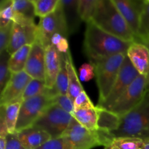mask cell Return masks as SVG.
<instances>
[{
	"label": "cell",
	"instance_id": "1",
	"mask_svg": "<svg viewBox=\"0 0 149 149\" xmlns=\"http://www.w3.org/2000/svg\"><path fill=\"white\" fill-rule=\"evenodd\" d=\"M132 43L104 31L93 21L86 23L84 50L90 62L117 54H127Z\"/></svg>",
	"mask_w": 149,
	"mask_h": 149
},
{
	"label": "cell",
	"instance_id": "2",
	"mask_svg": "<svg viewBox=\"0 0 149 149\" xmlns=\"http://www.w3.org/2000/svg\"><path fill=\"white\" fill-rule=\"evenodd\" d=\"M98 132L104 146L111 143L112 140L116 138L133 137L149 140V89L141 103L122 116L120 126L116 130L111 133Z\"/></svg>",
	"mask_w": 149,
	"mask_h": 149
},
{
	"label": "cell",
	"instance_id": "3",
	"mask_svg": "<svg viewBox=\"0 0 149 149\" xmlns=\"http://www.w3.org/2000/svg\"><path fill=\"white\" fill-rule=\"evenodd\" d=\"M92 21L104 31L128 42H135V35L112 0H99Z\"/></svg>",
	"mask_w": 149,
	"mask_h": 149
},
{
	"label": "cell",
	"instance_id": "4",
	"mask_svg": "<svg viewBox=\"0 0 149 149\" xmlns=\"http://www.w3.org/2000/svg\"><path fill=\"white\" fill-rule=\"evenodd\" d=\"M127 54H117L90 62L95 67L96 83L99 92L98 103H103L110 93L120 72Z\"/></svg>",
	"mask_w": 149,
	"mask_h": 149
},
{
	"label": "cell",
	"instance_id": "5",
	"mask_svg": "<svg viewBox=\"0 0 149 149\" xmlns=\"http://www.w3.org/2000/svg\"><path fill=\"white\" fill-rule=\"evenodd\" d=\"M56 94L58 93L53 88L49 90L47 93L23 100L20 107L15 132L33 126L44 112L53 105L52 97Z\"/></svg>",
	"mask_w": 149,
	"mask_h": 149
},
{
	"label": "cell",
	"instance_id": "6",
	"mask_svg": "<svg viewBox=\"0 0 149 149\" xmlns=\"http://www.w3.org/2000/svg\"><path fill=\"white\" fill-rule=\"evenodd\" d=\"M72 119L71 113L63 110L56 105H52L36 120L33 126L45 130L52 138H56L63 135Z\"/></svg>",
	"mask_w": 149,
	"mask_h": 149
},
{
	"label": "cell",
	"instance_id": "7",
	"mask_svg": "<svg viewBox=\"0 0 149 149\" xmlns=\"http://www.w3.org/2000/svg\"><path fill=\"white\" fill-rule=\"evenodd\" d=\"M148 89L146 77L140 74L125 93L118 98L110 111L122 117L141 103Z\"/></svg>",
	"mask_w": 149,
	"mask_h": 149
},
{
	"label": "cell",
	"instance_id": "8",
	"mask_svg": "<svg viewBox=\"0 0 149 149\" xmlns=\"http://www.w3.org/2000/svg\"><path fill=\"white\" fill-rule=\"evenodd\" d=\"M37 29L36 41L40 42L45 48L49 46L50 38L55 33H62L66 37L69 36L61 2L55 12L43 18H40Z\"/></svg>",
	"mask_w": 149,
	"mask_h": 149
},
{
	"label": "cell",
	"instance_id": "9",
	"mask_svg": "<svg viewBox=\"0 0 149 149\" xmlns=\"http://www.w3.org/2000/svg\"><path fill=\"white\" fill-rule=\"evenodd\" d=\"M139 75V73L131 63L127 56H126L121 68L120 72L113 84L110 93L106 100L103 103L97 104V106L110 110L118 98L125 93V90Z\"/></svg>",
	"mask_w": 149,
	"mask_h": 149
},
{
	"label": "cell",
	"instance_id": "10",
	"mask_svg": "<svg viewBox=\"0 0 149 149\" xmlns=\"http://www.w3.org/2000/svg\"><path fill=\"white\" fill-rule=\"evenodd\" d=\"M63 135L68 138L74 149H92L102 146L97 131H90L80 125L74 117Z\"/></svg>",
	"mask_w": 149,
	"mask_h": 149
},
{
	"label": "cell",
	"instance_id": "11",
	"mask_svg": "<svg viewBox=\"0 0 149 149\" xmlns=\"http://www.w3.org/2000/svg\"><path fill=\"white\" fill-rule=\"evenodd\" d=\"M37 25L34 21L13 22L7 52L11 55L20 48L34 44L37 40Z\"/></svg>",
	"mask_w": 149,
	"mask_h": 149
},
{
	"label": "cell",
	"instance_id": "12",
	"mask_svg": "<svg viewBox=\"0 0 149 149\" xmlns=\"http://www.w3.org/2000/svg\"><path fill=\"white\" fill-rule=\"evenodd\" d=\"M31 79V77L24 71L12 74L10 80L1 92V106L23 100V95L25 89Z\"/></svg>",
	"mask_w": 149,
	"mask_h": 149
},
{
	"label": "cell",
	"instance_id": "13",
	"mask_svg": "<svg viewBox=\"0 0 149 149\" xmlns=\"http://www.w3.org/2000/svg\"><path fill=\"white\" fill-rule=\"evenodd\" d=\"M112 1L137 37L144 0H112Z\"/></svg>",
	"mask_w": 149,
	"mask_h": 149
},
{
	"label": "cell",
	"instance_id": "14",
	"mask_svg": "<svg viewBox=\"0 0 149 149\" xmlns=\"http://www.w3.org/2000/svg\"><path fill=\"white\" fill-rule=\"evenodd\" d=\"M24 71L32 79L45 81V48L38 41L32 45Z\"/></svg>",
	"mask_w": 149,
	"mask_h": 149
},
{
	"label": "cell",
	"instance_id": "15",
	"mask_svg": "<svg viewBox=\"0 0 149 149\" xmlns=\"http://www.w3.org/2000/svg\"><path fill=\"white\" fill-rule=\"evenodd\" d=\"M127 56L141 75L147 77L149 71V50L145 45L134 42L127 52Z\"/></svg>",
	"mask_w": 149,
	"mask_h": 149
},
{
	"label": "cell",
	"instance_id": "16",
	"mask_svg": "<svg viewBox=\"0 0 149 149\" xmlns=\"http://www.w3.org/2000/svg\"><path fill=\"white\" fill-rule=\"evenodd\" d=\"M61 65V54L52 45L45 48V83L48 89L55 87Z\"/></svg>",
	"mask_w": 149,
	"mask_h": 149
},
{
	"label": "cell",
	"instance_id": "17",
	"mask_svg": "<svg viewBox=\"0 0 149 149\" xmlns=\"http://www.w3.org/2000/svg\"><path fill=\"white\" fill-rule=\"evenodd\" d=\"M16 132L19 141L26 149L39 148L52 138L47 132L34 126Z\"/></svg>",
	"mask_w": 149,
	"mask_h": 149
},
{
	"label": "cell",
	"instance_id": "18",
	"mask_svg": "<svg viewBox=\"0 0 149 149\" xmlns=\"http://www.w3.org/2000/svg\"><path fill=\"white\" fill-rule=\"evenodd\" d=\"M97 130L111 133L116 130L121 125L122 117L114 112L97 106Z\"/></svg>",
	"mask_w": 149,
	"mask_h": 149
},
{
	"label": "cell",
	"instance_id": "19",
	"mask_svg": "<svg viewBox=\"0 0 149 149\" xmlns=\"http://www.w3.org/2000/svg\"><path fill=\"white\" fill-rule=\"evenodd\" d=\"M79 0H61L69 35L75 33L79 29L81 19L78 12Z\"/></svg>",
	"mask_w": 149,
	"mask_h": 149
},
{
	"label": "cell",
	"instance_id": "20",
	"mask_svg": "<svg viewBox=\"0 0 149 149\" xmlns=\"http://www.w3.org/2000/svg\"><path fill=\"white\" fill-rule=\"evenodd\" d=\"M65 57L68 77V95L74 101V99L81 92L84 91V89H83L82 85L80 82L79 78L77 76V71H76L75 67H74V63L72 61L71 51L69 50L66 54H65Z\"/></svg>",
	"mask_w": 149,
	"mask_h": 149
},
{
	"label": "cell",
	"instance_id": "21",
	"mask_svg": "<svg viewBox=\"0 0 149 149\" xmlns=\"http://www.w3.org/2000/svg\"><path fill=\"white\" fill-rule=\"evenodd\" d=\"M13 22L34 21L35 8L32 0H13Z\"/></svg>",
	"mask_w": 149,
	"mask_h": 149
},
{
	"label": "cell",
	"instance_id": "22",
	"mask_svg": "<svg viewBox=\"0 0 149 149\" xmlns=\"http://www.w3.org/2000/svg\"><path fill=\"white\" fill-rule=\"evenodd\" d=\"M73 117L81 125L90 131H97V106L91 109L74 110L71 113Z\"/></svg>",
	"mask_w": 149,
	"mask_h": 149
},
{
	"label": "cell",
	"instance_id": "23",
	"mask_svg": "<svg viewBox=\"0 0 149 149\" xmlns=\"http://www.w3.org/2000/svg\"><path fill=\"white\" fill-rule=\"evenodd\" d=\"M23 100L10 103L4 106H1L0 113L4 116V120L7 124L9 133L15 132L16 125L20 114V107Z\"/></svg>",
	"mask_w": 149,
	"mask_h": 149
},
{
	"label": "cell",
	"instance_id": "24",
	"mask_svg": "<svg viewBox=\"0 0 149 149\" xmlns=\"http://www.w3.org/2000/svg\"><path fill=\"white\" fill-rule=\"evenodd\" d=\"M31 46L32 45H26L23 47L10 55L9 60V68L12 74L24 71Z\"/></svg>",
	"mask_w": 149,
	"mask_h": 149
},
{
	"label": "cell",
	"instance_id": "25",
	"mask_svg": "<svg viewBox=\"0 0 149 149\" xmlns=\"http://www.w3.org/2000/svg\"><path fill=\"white\" fill-rule=\"evenodd\" d=\"M54 89L57 93L61 95H68V77L65 63V54H61V65L56 79Z\"/></svg>",
	"mask_w": 149,
	"mask_h": 149
},
{
	"label": "cell",
	"instance_id": "26",
	"mask_svg": "<svg viewBox=\"0 0 149 149\" xmlns=\"http://www.w3.org/2000/svg\"><path fill=\"white\" fill-rule=\"evenodd\" d=\"M35 8V15L40 18L46 17L55 11L61 0H32Z\"/></svg>",
	"mask_w": 149,
	"mask_h": 149
},
{
	"label": "cell",
	"instance_id": "27",
	"mask_svg": "<svg viewBox=\"0 0 149 149\" xmlns=\"http://www.w3.org/2000/svg\"><path fill=\"white\" fill-rule=\"evenodd\" d=\"M51 89H48L45 81L32 79L26 86L23 95V100H26L36 96L47 93Z\"/></svg>",
	"mask_w": 149,
	"mask_h": 149
},
{
	"label": "cell",
	"instance_id": "28",
	"mask_svg": "<svg viewBox=\"0 0 149 149\" xmlns=\"http://www.w3.org/2000/svg\"><path fill=\"white\" fill-rule=\"evenodd\" d=\"M98 1L99 0H79L78 12L81 20L86 23L92 21Z\"/></svg>",
	"mask_w": 149,
	"mask_h": 149
},
{
	"label": "cell",
	"instance_id": "29",
	"mask_svg": "<svg viewBox=\"0 0 149 149\" xmlns=\"http://www.w3.org/2000/svg\"><path fill=\"white\" fill-rule=\"evenodd\" d=\"M14 17L13 0H2L0 3V28L13 22Z\"/></svg>",
	"mask_w": 149,
	"mask_h": 149
},
{
	"label": "cell",
	"instance_id": "30",
	"mask_svg": "<svg viewBox=\"0 0 149 149\" xmlns=\"http://www.w3.org/2000/svg\"><path fill=\"white\" fill-rule=\"evenodd\" d=\"M145 141L133 137L116 138L112 140L111 143L119 149H142Z\"/></svg>",
	"mask_w": 149,
	"mask_h": 149
},
{
	"label": "cell",
	"instance_id": "31",
	"mask_svg": "<svg viewBox=\"0 0 149 149\" xmlns=\"http://www.w3.org/2000/svg\"><path fill=\"white\" fill-rule=\"evenodd\" d=\"M10 55L7 51L0 53V90L1 92L4 90L11 77L12 73L9 68V60Z\"/></svg>",
	"mask_w": 149,
	"mask_h": 149
},
{
	"label": "cell",
	"instance_id": "32",
	"mask_svg": "<svg viewBox=\"0 0 149 149\" xmlns=\"http://www.w3.org/2000/svg\"><path fill=\"white\" fill-rule=\"evenodd\" d=\"M149 38V0H144L139 30L135 42L140 39Z\"/></svg>",
	"mask_w": 149,
	"mask_h": 149
},
{
	"label": "cell",
	"instance_id": "33",
	"mask_svg": "<svg viewBox=\"0 0 149 149\" xmlns=\"http://www.w3.org/2000/svg\"><path fill=\"white\" fill-rule=\"evenodd\" d=\"M36 149H74V146L66 136L62 135L59 138H51Z\"/></svg>",
	"mask_w": 149,
	"mask_h": 149
},
{
	"label": "cell",
	"instance_id": "34",
	"mask_svg": "<svg viewBox=\"0 0 149 149\" xmlns=\"http://www.w3.org/2000/svg\"><path fill=\"white\" fill-rule=\"evenodd\" d=\"M55 48L61 54H66L69 49L68 37L62 33H55L49 40V45Z\"/></svg>",
	"mask_w": 149,
	"mask_h": 149
},
{
	"label": "cell",
	"instance_id": "35",
	"mask_svg": "<svg viewBox=\"0 0 149 149\" xmlns=\"http://www.w3.org/2000/svg\"><path fill=\"white\" fill-rule=\"evenodd\" d=\"M52 103L68 113H71L74 111V101L70 98L68 95H55L52 97Z\"/></svg>",
	"mask_w": 149,
	"mask_h": 149
},
{
	"label": "cell",
	"instance_id": "36",
	"mask_svg": "<svg viewBox=\"0 0 149 149\" xmlns=\"http://www.w3.org/2000/svg\"><path fill=\"white\" fill-rule=\"evenodd\" d=\"M13 22L4 27L0 28V53L7 51L12 36Z\"/></svg>",
	"mask_w": 149,
	"mask_h": 149
},
{
	"label": "cell",
	"instance_id": "37",
	"mask_svg": "<svg viewBox=\"0 0 149 149\" xmlns=\"http://www.w3.org/2000/svg\"><path fill=\"white\" fill-rule=\"evenodd\" d=\"M74 110H78L82 109H91V108H95V106L84 90L74 99Z\"/></svg>",
	"mask_w": 149,
	"mask_h": 149
},
{
	"label": "cell",
	"instance_id": "38",
	"mask_svg": "<svg viewBox=\"0 0 149 149\" xmlns=\"http://www.w3.org/2000/svg\"><path fill=\"white\" fill-rule=\"evenodd\" d=\"M95 77V67L93 63H84L79 70V78L81 81H89Z\"/></svg>",
	"mask_w": 149,
	"mask_h": 149
},
{
	"label": "cell",
	"instance_id": "39",
	"mask_svg": "<svg viewBox=\"0 0 149 149\" xmlns=\"http://www.w3.org/2000/svg\"><path fill=\"white\" fill-rule=\"evenodd\" d=\"M6 149H26L19 141L16 132L14 133H9L6 137Z\"/></svg>",
	"mask_w": 149,
	"mask_h": 149
},
{
	"label": "cell",
	"instance_id": "40",
	"mask_svg": "<svg viewBox=\"0 0 149 149\" xmlns=\"http://www.w3.org/2000/svg\"><path fill=\"white\" fill-rule=\"evenodd\" d=\"M9 134L8 129H7V124L4 120V116L0 113V137L6 138Z\"/></svg>",
	"mask_w": 149,
	"mask_h": 149
},
{
	"label": "cell",
	"instance_id": "41",
	"mask_svg": "<svg viewBox=\"0 0 149 149\" xmlns=\"http://www.w3.org/2000/svg\"><path fill=\"white\" fill-rule=\"evenodd\" d=\"M137 42H140V43H142L143 45H145L146 46L148 47V50H149V38H144V39H140L137 41ZM147 81H148V86L149 87V71H148V76H147Z\"/></svg>",
	"mask_w": 149,
	"mask_h": 149
},
{
	"label": "cell",
	"instance_id": "42",
	"mask_svg": "<svg viewBox=\"0 0 149 149\" xmlns=\"http://www.w3.org/2000/svg\"><path fill=\"white\" fill-rule=\"evenodd\" d=\"M6 145H7L6 138L0 137V149H6Z\"/></svg>",
	"mask_w": 149,
	"mask_h": 149
},
{
	"label": "cell",
	"instance_id": "43",
	"mask_svg": "<svg viewBox=\"0 0 149 149\" xmlns=\"http://www.w3.org/2000/svg\"><path fill=\"white\" fill-rule=\"evenodd\" d=\"M104 149H119V148H118V147H116V146L113 145V143H111V144H109V145L105 146Z\"/></svg>",
	"mask_w": 149,
	"mask_h": 149
},
{
	"label": "cell",
	"instance_id": "44",
	"mask_svg": "<svg viewBox=\"0 0 149 149\" xmlns=\"http://www.w3.org/2000/svg\"><path fill=\"white\" fill-rule=\"evenodd\" d=\"M142 149H149V140H146L144 143V146Z\"/></svg>",
	"mask_w": 149,
	"mask_h": 149
},
{
	"label": "cell",
	"instance_id": "45",
	"mask_svg": "<svg viewBox=\"0 0 149 149\" xmlns=\"http://www.w3.org/2000/svg\"><path fill=\"white\" fill-rule=\"evenodd\" d=\"M148 89H149V87H148Z\"/></svg>",
	"mask_w": 149,
	"mask_h": 149
}]
</instances>
